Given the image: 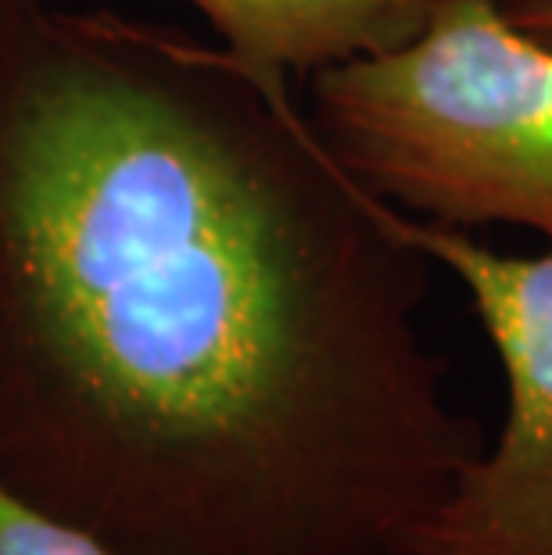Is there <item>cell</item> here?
<instances>
[{"label": "cell", "instance_id": "cell-1", "mask_svg": "<svg viewBox=\"0 0 552 555\" xmlns=\"http://www.w3.org/2000/svg\"><path fill=\"white\" fill-rule=\"evenodd\" d=\"M431 258L287 76L0 0V480L129 555H416L488 448Z\"/></svg>", "mask_w": 552, "mask_h": 555}, {"label": "cell", "instance_id": "cell-2", "mask_svg": "<svg viewBox=\"0 0 552 555\" xmlns=\"http://www.w3.org/2000/svg\"><path fill=\"white\" fill-rule=\"evenodd\" d=\"M312 122L373 194L449 230L552 244V43L499 0H441L395 51L312 73Z\"/></svg>", "mask_w": 552, "mask_h": 555}, {"label": "cell", "instance_id": "cell-3", "mask_svg": "<svg viewBox=\"0 0 552 555\" xmlns=\"http://www.w3.org/2000/svg\"><path fill=\"white\" fill-rule=\"evenodd\" d=\"M391 222L466 287L506 373V420L420 538L416 555H552V251L502 255L463 230Z\"/></svg>", "mask_w": 552, "mask_h": 555}, {"label": "cell", "instance_id": "cell-4", "mask_svg": "<svg viewBox=\"0 0 552 555\" xmlns=\"http://www.w3.org/2000/svg\"><path fill=\"white\" fill-rule=\"evenodd\" d=\"M230 54L291 76L413 40L441 0H187Z\"/></svg>", "mask_w": 552, "mask_h": 555}, {"label": "cell", "instance_id": "cell-5", "mask_svg": "<svg viewBox=\"0 0 552 555\" xmlns=\"http://www.w3.org/2000/svg\"><path fill=\"white\" fill-rule=\"evenodd\" d=\"M0 555H129L87 527L22 499L0 480Z\"/></svg>", "mask_w": 552, "mask_h": 555}, {"label": "cell", "instance_id": "cell-6", "mask_svg": "<svg viewBox=\"0 0 552 555\" xmlns=\"http://www.w3.org/2000/svg\"><path fill=\"white\" fill-rule=\"evenodd\" d=\"M502 15L527 37L552 43V0H499Z\"/></svg>", "mask_w": 552, "mask_h": 555}]
</instances>
